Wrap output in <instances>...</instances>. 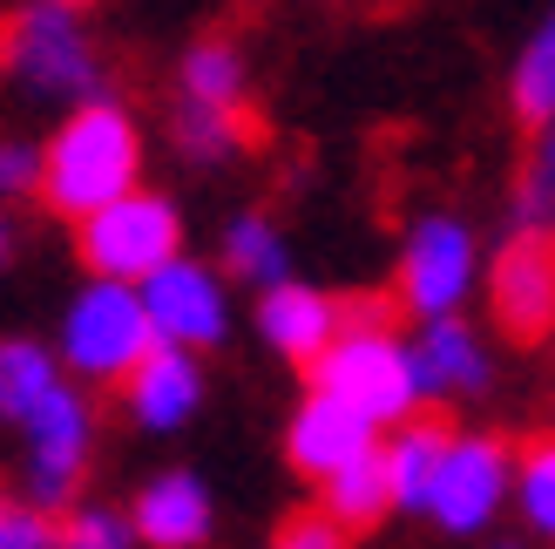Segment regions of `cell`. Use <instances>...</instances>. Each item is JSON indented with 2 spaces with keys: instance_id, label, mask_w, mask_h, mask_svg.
<instances>
[{
  "instance_id": "12",
  "label": "cell",
  "mask_w": 555,
  "mask_h": 549,
  "mask_svg": "<svg viewBox=\"0 0 555 549\" xmlns=\"http://www.w3.org/2000/svg\"><path fill=\"white\" fill-rule=\"evenodd\" d=\"M258 325H264V340L285 353V360L319 367L325 353H332V340H339V306H332L325 292L285 279V285H271L258 298Z\"/></svg>"
},
{
  "instance_id": "16",
  "label": "cell",
  "mask_w": 555,
  "mask_h": 549,
  "mask_svg": "<svg viewBox=\"0 0 555 549\" xmlns=\"http://www.w3.org/2000/svg\"><path fill=\"white\" fill-rule=\"evenodd\" d=\"M413 373H421V394H481L488 387V360L461 319L427 325L421 346H413Z\"/></svg>"
},
{
  "instance_id": "6",
  "label": "cell",
  "mask_w": 555,
  "mask_h": 549,
  "mask_svg": "<svg viewBox=\"0 0 555 549\" xmlns=\"http://www.w3.org/2000/svg\"><path fill=\"white\" fill-rule=\"evenodd\" d=\"M21 427H27V496H35V509H62L81 482V461H89V434H95L89 407H81V394L54 387Z\"/></svg>"
},
{
  "instance_id": "30",
  "label": "cell",
  "mask_w": 555,
  "mask_h": 549,
  "mask_svg": "<svg viewBox=\"0 0 555 549\" xmlns=\"http://www.w3.org/2000/svg\"><path fill=\"white\" fill-rule=\"evenodd\" d=\"M48 8H81V0H48Z\"/></svg>"
},
{
  "instance_id": "27",
  "label": "cell",
  "mask_w": 555,
  "mask_h": 549,
  "mask_svg": "<svg viewBox=\"0 0 555 549\" xmlns=\"http://www.w3.org/2000/svg\"><path fill=\"white\" fill-rule=\"evenodd\" d=\"M271 549H346V529L332 523L325 509H305V515H292V523L278 529Z\"/></svg>"
},
{
  "instance_id": "17",
  "label": "cell",
  "mask_w": 555,
  "mask_h": 549,
  "mask_svg": "<svg viewBox=\"0 0 555 549\" xmlns=\"http://www.w3.org/2000/svg\"><path fill=\"white\" fill-rule=\"evenodd\" d=\"M386 509H393V475H386V448L359 455L352 469H339V475L325 482V515H332L339 529H373Z\"/></svg>"
},
{
  "instance_id": "8",
  "label": "cell",
  "mask_w": 555,
  "mask_h": 549,
  "mask_svg": "<svg viewBox=\"0 0 555 549\" xmlns=\"http://www.w3.org/2000/svg\"><path fill=\"white\" fill-rule=\"evenodd\" d=\"M467 279H475V244H467V231L454 217H427L406 238V258H400V306L434 325L461 306Z\"/></svg>"
},
{
  "instance_id": "11",
  "label": "cell",
  "mask_w": 555,
  "mask_h": 549,
  "mask_svg": "<svg viewBox=\"0 0 555 549\" xmlns=\"http://www.w3.org/2000/svg\"><path fill=\"white\" fill-rule=\"evenodd\" d=\"M285 455H292V469H298V475L332 482L339 469H352L359 455H373V421H366V414H352V407H346V400H332V394H312V400L298 407V421H292Z\"/></svg>"
},
{
  "instance_id": "7",
  "label": "cell",
  "mask_w": 555,
  "mask_h": 549,
  "mask_svg": "<svg viewBox=\"0 0 555 549\" xmlns=\"http://www.w3.org/2000/svg\"><path fill=\"white\" fill-rule=\"evenodd\" d=\"M488 298H494V325H502L508 340L535 346L548 325H555V238L548 231L508 238L502 258H494Z\"/></svg>"
},
{
  "instance_id": "22",
  "label": "cell",
  "mask_w": 555,
  "mask_h": 549,
  "mask_svg": "<svg viewBox=\"0 0 555 549\" xmlns=\"http://www.w3.org/2000/svg\"><path fill=\"white\" fill-rule=\"evenodd\" d=\"M244 136H251L244 108H204V102H183L177 108V143H183V156H224V150L244 143Z\"/></svg>"
},
{
  "instance_id": "21",
  "label": "cell",
  "mask_w": 555,
  "mask_h": 549,
  "mask_svg": "<svg viewBox=\"0 0 555 549\" xmlns=\"http://www.w3.org/2000/svg\"><path fill=\"white\" fill-rule=\"evenodd\" d=\"M224 265L237 271V279L251 285H285V244H278V231L264 225V217H237V225L224 231Z\"/></svg>"
},
{
  "instance_id": "3",
  "label": "cell",
  "mask_w": 555,
  "mask_h": 549,
  "mask_svg": "<svg viewBox=\"0 0 555 549\" xmlns=\"http://www.w3.org/2000/svg\"><path fill=\"white\" fill-rule=\"evenodd\" d=\"M0 68H8L14 81H27V89L68 95L81 108L108 102L102 68H95V48L75 27V8H48V0H35V8L8 14V21H0Z\"/></svg>"
},
{
  "instance_id": "2",
  "label": "cell",
  "mask_w": 555,
  "mask_h": 549,
  "mask_svg": "<svg viewBox=\"0 0 555 549\" xmlns=\"http://www.w3.org/2000/svg\"><path fill=\"white\" fill-rule=\"evenodd\" d=\"M163 340L150 325V306L135 285H108V279H89V292H75V306L62 319V360L68 373L95 380V387H129V373L150 360Z\"/></svg>"
},
{
  "instance_id": "23",
  "label": "cell",
  "mask_w": 555,
  "mask_h": 549,
  "mask_svg": "<svg viewBox=\"0 0 555 549\" xmlns=\"http://www.w3.org/2000/svg\"><path fill=\"white\" fill-rule=\"evenodd\" d=\"M521 509H529V523L555 536V442L535 434V442H521Z\"/></svg>"
},
{
  "instance_id": "26",
  "label": "cell",
  "mask_w": 555,
  "mask_h": 549,
  "mask_svg": "<svg viewBox=\"0 0 555 549\" xmlns=\"http://www.w3.org/2000/svg\"><path fill=\"white\" fill-rule=\"evenodd\" d=\"M0 549H62V529L35 502H0Z\"/></svg>"
},
{
  "instance_id": "4",
  "label": "cell",
  "mask_w": 555,
  "mask_h": 549,
  "mask_svg": "<svg viewBox=\"0 0 555 549\" xmlns=\"http://www.w3.org/2000/svg\"><path fill=\"white\" fill-rule=\"evenodd\" d=\"M312 394L346 400L352 414L379 421H406L421 407V373H413V353L386 333V325H346L332 353L312 367Z\"/></svg>"
},
{
  "instance_id": "20",
  "label": "cell",
  "mask_w": 555,
  "mask_h": 549,
  "mask_svg": "<svg viewBox=\"0 0 555 549\" xmlns=\"http://www.w3.org/2000/svg\"><path fill=\"white\" fill-rule=\"evenodd\" d=\"M515 108H521V123L555 129V14L542 21V35L515 62Z\"/></svg>"
},
{
  "instance_id": "13",
  "label": "cell",
  "mask_w": 555,
  "mask_h": 549,
  "mask_svg": "<svg viewBox=\"0 0 555 549\" xmlns=\"http://www.w3.org/2000/svg\"><path fill=\"white\" fill-rule=\"evenodd\" d=\"M197 394H204V373L183 346H156L150 360L129 373V414L156 434H170L197 414Z\"/></svg>"
},
{
  "instance_id": "28",
  "label": "cell",
  "mask_w": 555,
  "mask_h": 549,
  "mask_svg": "<svg viewBox=\"0 0 555 549\" xmlns=\"http://www.w3.org/2000/svg\"><path fill=\"white\" fill-rule=\"evenodd\" d=\"M8 252H14V231H8V217H0V265H8Z\"/></svg>"
},
{
  "instance_id": "19",
  "label": "cell",
  "mask_w": 555,
  "mask_h": 549,
  "mask_svg": "<svg viewBox=\"0 0 555 549\" xmlns=\"http://www.w3.org/2000/svg\"><path fill=\"white\" fill-rule=\"evenodd\" d=\"M183 102L204 108H244V62L231 41H197L183 54Z\"/></svg>"
},
{
  "instance_id": "10",
  "label": "cell",
  "mask_w": 555,
  "mask_h": 549,
  "mask_svg": "<svg viewBox=\"0 0 555 549\" xmlns=\"http://www.w3.org/2000/svg\"><path fill=\"white\" fill-rule=\"evenodd\" d=\"M508 488V455L502 442H488V434H467V442L448 448V461H440V482H434V515L448 529H481L494 502H502Z\"/></svg>"
},
{
  "instance_id": "29",
  "label": "cell",
  "mask_w": 555,
  "mask_h": 549,
  "mask_svg": "<svg viewBox=\"0 0 555 549\" xmlns=\"http://www.w3.org/2000/svg\"><path fill=\"white\" fill-rule=\"evenodd\" d=\"M542 163H555V129H548V143H542Z\"/></svg>"
},
{
  "instance_id": "9",
  "label": "cell",
  "mask_w": 555,
  "mask_h": 549,
  "mask_svg": "<svg viewBox=\"0 0 555 549\" xmlns=\"http://www.w3.org/2000/svg\"><path fill=\"white\" fill-rule=\"evenodd\" d=\"M143 292V306H150V325H156V340L163 346H217L224 340V285L210 279L204 265H163L150 285H135Z\"/></svg>"
},
{
  "instance_id": "18",
  "label": "cell",
  "mask_w": 555,
  "mask_h": 549,
  "mask_svg": "<svg viewBox=\"0 0 555 549\" xmlns=\"http://www.w3.org/2000/svg\"><path fill=\"white\" fill-rule=\"evenodd\" d=\"M54 387H62V373H54L48 346H35V340H0V421H27Z\"/></svg>"
},
{
  "instance_id": "14",
  "label": "cell",
  "mask_w": 555,
  "mask_h": 549,
  "mask_svg": "<svg viewBox=\"0 0 555 549\" xmlns=\"http://www.w3.org/2000/svg\"><path fill=\"white\" fill-rule=\"evenodd\" d=\"M135 536L156 549H197L210 536V496L197 475H156L135 496Z\"/></svg>"
},
{
  "instance_id": "24",
  "label": "cell",
  "mask_w": 555,
  "mask_h": 549,
  "mask_svg": "<svg viewBox=\"0 0 555 549\" xmlns=\"http://www.w3.org/2000/svg\"><path fill=\"white\" fill-rule=\"evenodd\" d=\"M129 542H135V523H122L116 509H75L62 529V549H129Z\"/></svg>"
},
{
  "instance_id": "25",
  "label": "cell",
  "mask_w": 555,
  "mask_h": 549,
  "mask_svg": "<svg viewBox=\"0 0 555 549\" xmlns=\"http://www.w3.org/2000/svg\"><path fill=\"white\" fill-rule=\"evenodd\" d=\"M48 183V150H35V143H0V204L8 197H35V190Z\"/></svg>"
},
{
  "instance_id": "1",
  "label": "cell",
  "mask_w": 555,
  "mask_h": 549,
  "mask_svg": "<svg viewBox=\"0 0 555 549\" xmlns=\"http://www.w3.org/2000/svg\"><path fill=\"white\" fill-rule=\"evenodd\" d=\"M135 170H143V129L122 102H89L48 136V183L41 197L48 210L89 225L95 210L122 204L135 190Z\"/></svg>"
},
{
  "instance_id": "15",
  "label": "cell",
  "mask_w": 555,
  "mask_h": 549,
  "mask_svg": "<svg viewBox=\"0 0 555 549\" xmlns=\"http://www.w3.org/2000/svg\"><path fill=\"white\" fill-rule=\"evenodd\" d=\"M454 448V427L440 414H413L400 427V442L386 448V475H393V509H427L434 502V482H440V461Z\"/></svg>"
},
{
  "instance_id": "5",
  "label": "cell",
  "mask_w": 555,
  "mask_h": 549,
  "mask_svg": "<svg viewBox=\"0 0 555 549\" xmlns=\"http://www.w3.org/2000/svg\"><path fill=\"white\" fill-rule=\"evenodd\" d=\"M183 225H177V204L156 197V190H129L122 204L95 210L89 225H75V252L81 265L108 285H150L163 265H177L183 252Z\"/></svg>"
}]
</instances>
